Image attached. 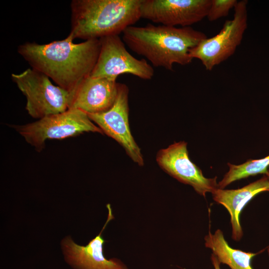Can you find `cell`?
Returning a JSON list of instances; mask_svg holds the SVG:
<instances>
[{"instance_id":"cell-1","label":"cell","mask_w":269,"mask_h":269,"mask_svg":"<svg viewBox=\"0 0 269 269\" xmlns=\"http://www.w3.org/2000/svg\"><path fill=\"white\" fill-rule=\"evenodd\" d=\"M69 35L60 40L40 44L26 42L18 46V54L35 69L70 93L91 75L100 50L99 39L75 43Z\"/></svg>"},{"instance_id":"cell-2","label":"cell","mask_w":269,"mask_h":269,"mask_svg":"<svg viewBox=\"0 0 269 269\" xmlns=\"http://www.w3.org/2000/svg\"><path fill=\"white\" fill-rule=\"evenodd\" d=\"M207 37L192 27H177L151 23L131 26L123 33V40L134 52L153 66L172 71L174 64L192 62L190 50Z\"/></svg>"},{"instance_id":"cell-3","label":"cell","mask_w":269,"mask_h":269,"mask_svg":"<svg viewBox=\"0 0 269 269\" xmlns=\"http://www.w3.org/2000/svg\"><path fill=\"white\" fill-rule=\"evenodd\" d=\"M142 0H73L71 31L74 40L119 35L141 18Z\"/></svg>"},{"instance_id":"cell-4","label":"cell","mask_w":269,"mask_h":269,"mask_svg":"<svg viewBox=\"0 0 269 269\" xmlns=\"http://www.w3.org/2000/svg\"><path fill=\"white\" fill-rule=\"evenodd\" d=\"M11 77L25 97V109L32 118L39 120L69 109L71 93L53 84L43 73L29 68Z\"/></svg>"},{"instance_id":"cell-5","label":"cell","mask_w":269,"mask_h":269,"mask_svg":"<svg viewBox=\"0 0 269 269\" xmlns=\"http://www.w3.org/2000/svg\"><path fill=\"white\" fill-rule=\"evenodd\" d=\"M14 128L38 151L42 149L47 139H64L85 132L104 134L87 114L75 109L48 115L31 123L16 126Z\"/></svg>"},{"instance_id":"cell-6","label":"cell","mask_w":269,"mask_h":269,"mask_svg":"<svg viewBox=\"0 0 269 269\" xmlns=\"http://www.w3.org/2000/svg\"><path fill=\"white\" fill-rule=\"evenodd\" d=\"M247 3L246 0L238 1L233 19L226 20L218 34L190 50V56L199 59L206 70L211 71L228 59L240 45L248 25Z\"/></svg>"},{"instance_id":"cell-7","label":"cell","mask_w":269,"mask_h":269,"mask_svg":"<svg viewBox=\"0 0 269 269\" xmlns=\"http://www.w3.org/2000/svg\"><path fill=\"white\" fill-rule=\"evenodd\" d=\"M100 50L90 76L116 81L122 74H129L143 80L154 76L153 67L144 59H138L127 50L119 35L100 38Z\"/></svg>"},{"instance_id":"cell-8","label":"cell","mask_w":269,"mask_h":269,"mask_svg":"<svg viewBox=\"0 0 269 269\" xmlns=\"http://www.w3.org/2000/svg\"><path fill=\"white\" fill-rule=\"evenodd\" d=\"M129 92L126 84L119 83L117 95L113 105L106 111L88 115L103 133L124 147L135 163L143 166L144 161L140 149L132 136L129 126Z\"/></svg>"},{"instance_id":"cell-9","label":"cell","mask_w":269,"mask_h":269,"mask_svg":"<svg viewBox=\"0 0 269 269\" xmlns=\"http://www.w3.org/2000/svg\"><path fill=\"white\" fill-rule=\"evenodd\" d=\"M211 0H142L141 18L168 26L190 27L207 17Z\"/></svg>"},{"instance_id":"cell-10","label":"cell","mask_w":269,"mask_h":269,"mask_svg":"<svg viewBox=\"0 0 269 269\" xmlns=\"http://www.w3.org/2000/svg\"><path fill=\"white\" fill-rule=\"evenodd\" d=\"M156 160L165 172L179 182L191 186L199 195L205 197L218 187L217 177H205L202 170L190 159L187 142H174L158 151Z\"/></svg>"},{"instance_id":"cell-11","label":"cell","mask_w":269,"mask_h":269,"mask_svg":"<svg viewBox=\"0 0 269 269\" xmlns=\"http://www.w3.org/2000/svg\"><path fill=\"white\" fill-rule=\"evenodd\" d=\"M108 216L102 229L98 235L86 246L76 244L71 236H66L60 243L65 262L74 269H129L121 260L107 259L103 253L105 240L103 231L114 217L109 204L107 205Z\"/></svg>"},{"instance_id":"cell-12","label":"cell","mask_w":269,"mask_h":269,"mask_svg":"<svg viewBox=\"0 0 269 269\" xmlns=\"http://www.w3.org/2000/svg\"><path fill=\"white\" fill-rule=\"evenodd\" d=\"M118 84L116 81L89 76L71 93L69 109H78L87 114L106 111L115 101Z\"/></svg>"},{"instance_id":"cell-13","label":"cell","mask_w":269,"mask_h":269,"mask_svg":"<svg viewBox=\"0 0 269 269\" xmlns=\"http://www.w3.org/2000/svg\"><path fill=\"white\" fill-rule=\"evenodd\" d=\"M269 191V181L265 175L261 178L237 189L217 188L211 193L213 200L222 205L230 215L232 238L240 241L243 236L240 215L245 206L258 194Z\"/></svg>"},{"instance_id":"cell-14","label":"cell","mask_w":269,"mask_h":269,"mask_svg":"<svg viewBox=\"0 0 269 269\" xmlns=\"http://www.w3.org/2000/svg\"><path fill=\"white\" fill-rule=\"evenodd\" d=\"M204 240L205 247L212 250L220 264H226L231 269H253L251 261L257 254L232 248L220 229L214 234L209 231Z\"/></svg>"},{"instance_id":"cell-15","label":"cell","mask_w":269,"mask_h":269,"mask_svg":"<svg viewBox=\"0 0 269 269\" xmlns=\"http://www.w3.org/2000/svg\"><path fill=\"white\" fill-rule=\"evenodd\" d=\"M229 171L218 183V187L224 189L231 183L259 174H265L269 167V155L259 159H250L245 163L235 165L228 163Z\"/></svg>"},{"instance_id":"cell-16","label":"cell","mask_w":269,"mask_h":269,"mask_svg":"<svg viewBox=\"0 0 269 269\" xmlns=\"http://www.w3.org/2000/svg\"><path fill=\"white\" fill-rule=\"evenodd\" d=\"M237 3V0H211L207 17L210 21H213L226 16Z\"/></svg>"},{"instance_id":"cell-17","label":"cell","mask_w":269,"mask_h":269,"mask_svg":"<svg viewBox=\"0 0 269 269\" xmlns=\"http://www.w3.org/2000/svg\"><path fill=\"white\" fill-rule=\"evenodd\" d=\"M211 260L214 268V269H221L220 268V263L219 262L217 257L213 254L211 255Z\"/></svg>"},{"instance_id":"cell-18","label":"cell","mask_w":269,"mask_h":269,"mask_svg":"<svg viewBox=\"0 0 269 269\" xmlns=\"http://www.w3.org/2000/svg\"><path fill=\"white\" fill-rule=\"evenodd\" d=\"M265 175L267 176L269 181V169H268V171Z\"/></svg>"},{"instance_id":"cell-19","label":"cell","mask_w":269,"mask_h":269,"mask_svg":"<svg viewBox=\"0 0 269 269\" xmlns=\"http://www.w3.org/2000/svg\"><path fill=\"white\" fill-rule=\"evenodd\" d=\"M267 252H268V254L269 257V246L267 248Z\"/></svg>"}]
</instances>
